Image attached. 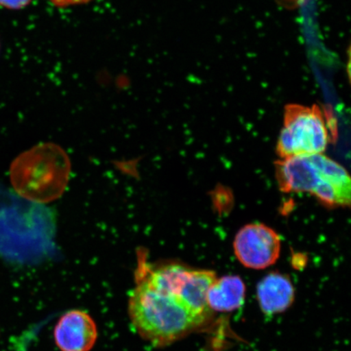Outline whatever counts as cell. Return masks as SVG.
<instances>
[{"mask_svg": "<svg viewBox=\"0 0 351 351\" xmlns=\"http://www.w3.org/2000/svg\"><path fill=\"white\" fill-rule=\"evenodd\" d=\"M128 307L136 331L156 346L172 344L204 323L177 298L143 278L132 291Z\"/></svg>", "mask_w": 351, "mask_h": 351, "instance_id": "6da1fadb", "label": "cell"}, {"mask_svg": "<svg viewBox=\"0 0 351 351\" xmlns=\"http://www.w3.org/2000/svg\"><path fill=\"white\" fill-rule=\"evenodd\" d=\"M275 169L276 181L284 193H308L328 208L350 204L348 171L324 153L280 159Z\"/></svg>", "mask_w": 351, "mask_h": 351, "instance_id": "7a4b0ae2", "label": "cell"}, {"mask_svg": "<svg viewBox=\"0 0 351 351\" xmlns=\"http://www.w3.org/2000/svg\"><path fill=\"white\" fill-rule=\"evenodd\" d=\"M69 175L64 152L51 144L22 154L12 164L13 187L25 199L47 203L62 194Z\"/></svg>", "mask_w": 351, "mask_h": 351, "instance_id": "3957f363", "label": "cell"}, {"mask_svg": "<svg viewBox=\"0 0 351 351\" xmlns=\"http://www.w3.org/2000/svg\"><path fill=\"white\" fill-rule=\"evenodd\" d=\"M331 125L317 105L289 104L285 109L276 153L280 159L323 154L331 141Z\"/></svg>", "mask_w": 351, "mask_h": 351, "instance_id": "277c9868", "label": "cell"}, {"mask_svg": "<svg viewBox=\"0 0 351 351\" xmlns=\"http://www.w3.org/2000/svg\"><path fill=\"white\" fill-rule=\"evenodd\" d=\"M143 279L153 287L177 298L204 322L212 314L207 304V293L217 279L213 271L194 269L178 263H165L149 267Z\"/></svg>", "mask_w": 351, "mask_h": 351, "instance_id": "5b68a950", "label": "cell"}, {"mask_svg": "<svg viewBox=\"0 0 351 351\" xmlns=\"http://www.w3.org/2000/svg\"><path fill=\"white\" fill-rule=\"evenodd\" d=\"M32 206L0 188V254L17 261L32 260L38 249Z\"/></svg>", "mask_w": 351, "mask_h": 351, "instance_id": "8992f818", "label": "cell"}, {"mask_svg": "<svg viewBox=\"0 0 351 351\" xmlns=\"http://www.w3.org/2000/svg\"><path fill=\"white\" fill-rule=\"evenodd\" d=\"M282 249L280 236L263 223H250L236 234L234 254L248 269H265L278 261Z\"/></svg>", "mask_w": 351, "mask_h": 351, "instance_id": "52a82bcc", "label": "cell"}, {"mask_svg": "<svg viewBox=\"0 0 351 351\" xmlns=\"http://www.w3.org/2000/svg\"><path fill=\"white\" fill-rule=\"evenodd\" d=\"M97 339L95 320L81 310L64 313L54 328L55 342L60 351H90Z\"/></svg>", "mask_w": 351, "mask_h": 351, "instance_id": "ba28073f", "label": "cell"}, {"mask_svg": "<svg viewBox=\"0 0 351 351\" xmlns=\"http://www.w3.org/2000/svg\"><path fill=\"white\" fill-rule=\"evenodd\" d=\"M295 287L287 275L271 273L257 287V298L263 313L274 315L284 313L295 300Z\"/></svg>", "mask_w": 351, "mask_h": 351, "instance_id": "9c48e42d", "label": "cell"}, {"mask_svg": "<svg viewBox=\"0 0 351 351\" xmlns=\"http://www.w3.org/2000/svg\"><path fill=\"white\" fill-rule=\"evenodd\" d=\"M245 285L238 276H226L210 285L207 304L210 311L231 313L243 305Z\"/></svg>", "mask_w": 351, "mask_h": 351, "instance_id": "30bf717a", "label": "cell"}, {"mask_svg": "<svg viewBox=\"0 0 351 351\" xmlns=\"http://www.w3.org/2000/svg\"><path fill=\"white\" fill-rule=\"evenodd\" d=\"M32 2V0H0V6L10 10H20Z\"/></svg>", "mask_w": 351, "mask_h": 351, "instance_id": "8fae6325", "label": "cell"}, {"mask_svg": "<svg viewBox=\"0 0 351 351\" xmlns=\"http://www.w3.org/2000/svg\"><path fill=\"white\" fill-rule=\"evenodd\" d=\"M50 1L56 7L64 8L87 3L92 1V0H50Z\"/></svg>", "mask_w": 351, "mask_h": 351, "instance_id": "7c38bea8", "label": "cell"}]
</instances>
